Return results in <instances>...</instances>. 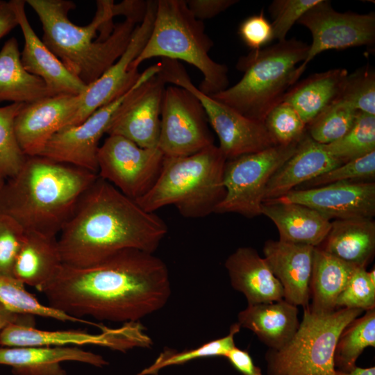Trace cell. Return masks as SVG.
Segmentation results:
<instances>
[{
	"mask_svg": "<svg viewBox=\"0 0 375 375\" xmlns=\"http://www.w3.org/2000/svg\"><path fill=\"white\" fill-rule=\"evenodd\" d=\"M38 291L49 306L72 317L125 324L138 322L164 307L171 282L160 258L127 249L87 267L62 263Z\"/></svg>",
	"mask_w": 375,
	"mask_h": 375,
	"instance_id": "obj_1",
	"label": "cell"
},
{
	"mask_svg": "<svg viewBox=\"0 0 375 375\" xmlns=\"http://www.w3.org/2000/svg\"><path fill=\"white\" fill-rule=\"evenodd\" d=\"M167 231L161 217L98 176L79 199L57 240L62 263L81 267L127 249L154 253Z\"/></svg>",
	"mask_w": 375,
	"mask_h": 375,
	"instance_id": "obj_2",
	"label": "cell"
},
{
	"mask_svg": "<svg viewBox=\"0 0 375 375\" xmlns=\"http://www.w3.org/2000/svg\"><path fill=\"white\" fill-rule=\"evenodd\" d=\"M43 29L42 42L85 85L97 81L122 56L137 23L128 18L115 25L112 0L97 1L92 21L78 26L68 17L75 3L68 0H27Z\"/></svg>",
	"mask_w": 375,
	"mask_h": 375,
	"instance_id": "obj_3",
	"label": "cell"
},
{
	"mask_svg": "<svg viewBox=\"0 0 375 375\" xmlns=\"http://www.w3.org/2000/svg\"><path fill=\"white\" fill-rule=\"evenodd\" d=\"M97 178V174L72 165L28 156L0 188V215L13 219L26 233L57 238Z\"/></svg>",
	"mask_w": 375,
	"mask_h": 375,
	"instance_id": "obj_4",
	"label": "cell"
},
{
	"mask_svg": "<svg viewBox=\"0 0 375 375\" xmlns=\"http://www.w3.org/2000/svg\"><path fill=\"white\" fill-rule=\"evenodd\" d=\"M310 46L294 38L239 58L236 67L243 73L234 85L209 95L244 117L264 123L268 112L297 81L298 64L304 61Z\"/></svg>",
	"mask_w": 375,
	"mask_h": 375,
	"instance_id": "obj_5",
	"label": "cell"
},
{
	"mask_svg": "<svg viewBox=\"0 0 375 375\" xmlns=\"http://www.w3.org/2000/svg\"><path fill=\"white\" fill-rule=\"evenodd\" d=\"M226 159L212 144L196 153L165 156L160 173L152 188L135 199L144 210L155 212L172 205L186 218L214 213L225 195L223 175Z\"/></svg>",
	"mask_w": 375,
	"mask_h": 375,
	"instance_id": "obj_6",
	"label": "cell"
},
{
	"mask_svg": "<svg viewBox=\"0 0 375 375\" xmlns=\"http://www.w3.org/2000/svg\"><path fill=\"white\" fill-rule=\"evenodd\" d=\"M213 41L205 31L184 0H158L153 26L141 53L131 64L138 69L146 60L161 57L183 60L203 74L199 89L211 95L228 87V67L208 55Z\"/></svg>",
	"mask_w": 375,
	"mask_h": 375,
	"instance_id": "obj_7",
	"label": "cell"
},
{
	"mask_svg": "<svg viewBox=\"0 0 375 375\" xmlns=\"http://www.w3.org/2000/svg\"><path fill=\"white\" fill-rule=\"evenodd\" d=\"M363 310L336 308L317 313L308 307L292 338L278 349L265 354L267 375H338L334 353L343 329Z\"/></svg>",
	"mask_w": 375,
	"mask_h": 375,
	"instance_id": "obj_8",
	"label": "cell"
},
{
	"mask_svg": "<svg viewBox=\"0 0 375 375\" xmlns=\"http://www.w3.org/2000/svg\"><path fill=\"white\" fill-rule=\"evenodd\" d=\"M160 62L158 75L166 84L183 88L199 100L226 160L276 145L264 123L247 118L200 91L179 61L162 58Z\"/></svg>",
	"mask_w": 375,
	"mask_h": 375,
	"instance_id": "obj_9",
	"label": "cell"
},
{
	"mask_svg": "<svg viewBox=\"0 0 375 375\" xmlns=\"http://www.w3.org/2000/svg\"><path fill=\"white\" fill-rule=\"evenodd\" d=\"M299 142L227 160L223 175L225 195L214 213L233 212L248 218L260 215L269 179L294 153Z\"/></svg>",
	"mask_w": 375,
	"mask_h": 375,
	"instance_id": "obj_10",
	"label": "cell"
},
{
	"mask_svg": "<svg viewBox=\"0 0 375 375\" xmlns=\"http://www.w3.org/2000/svg\"><path fill=\"white\" fill-rule=\"evenodd\" d=\"M205 110L188 90L176 85L163 92L158 148L166 157L196 153L214 144Z\"/></svg>",
	"mask_w": 375,
	"mask_h": 375,
	"instance_id": "obj_11",
	"label": "cell"
},
{
	"mask_svg": "<svg viewBox=\"0 0 375 375\" xmlns=\"http://www.w3.org/2000/svg\"><path fill=\"white\" fill-rule=\"evenodd\" d=\"M164 158L158 148H142L124 137L110 135L99 146L97 174L135 200L152 188Z\"/></svg>",
	"mask_w": 375,
	"mask_h": 375,
	"instance_id": "obj_12",
	"label": "cell"
},
{
	"mask_svg": "<svg viewBox=\"0 0 375 375\" xmlns=\"http://www.w3.org/2000/svg\"><path fill=\"white\" fill-rule=\"evenodd\" d=\"M160 62L146 69L114 114L106 134L124 137L142 148H158L161 103L166 83Z\"/></svg>",
	"mask_w": 375,
	"mask_h": 375,
	"instance_id": "obj_13",
	"label": "cell"
},
{
	"mask_svg": "<svg viewBox=\"0 0 375 375\" xmlns=\"http://www.w3.org/2000/svg\"><path fill=\"white\" fill-rule=\"evenodd\" d=\"M297 23L310 31L312 42L306 59L297 69V81L307 65L323 51L372 46L375 42L374 12L366 14L340 12L333 8L329 1L319 0Z\"/></svg>",
	"mask_w": 375,
	"mask_h": 375,
	"instance_id": "obj_14",
	"label": "cell"
},
{
	"mask_svg": "<svg viewBox=\"0 0 375 375\" xmlns=\"http://www.w3.org/2000/svg\"><path fill=\"white\" fill-rule=\"evenodd\" d=\"M101 333L76 330L44 331L21 323H11L0 333L2 347L74 345H97L126 351L134 347H149L150 338L138 322H128L118 328L102 326Z\"/></svg>",
	"mask_w": 375,
	"mask_h": 375,
	"instance_id": "obj_15",
	"label": "cell"
},
{
	"mask_svg": "<svg viewBox=\"0 0 375 375\" xmlns=\"http://www.w3.org/2000/svg\"><path fill=\"white\" fill-rule=\"evenodd\" d=\"M157 1H147L145 16L136 26L126 49L97 81L87 86L86 90L81 94L76 113L64 128L80 124L97 109L124 95L133 86L140 73L138 69L132 68L131 64L150 36Z\"/></svg>",
	"mask_w": 375,
	"mask_h": 375,
	"instance_id": "obj_16",
	"label": "cell"
},
{
	"mask_svg": "<svg viewBox=\"0 0 375 375\" xmlns=\"http://www.w3.org/2000/svg\"><path fill=\"white\" fill-rule=\"evenodd\" d=\"M131 88L80 124L60 130L51 137L40 156L97 174L99 142Z\"/></svg>",
	"mask_w": 375,
	"mask_h": 375,
	"instance_id": "obj_17",
	"label": "cell"
},
{
	"mask_svg": "<svg viewBox=\"0 0 375 375\" xmlns=\"http://www.w3.org/2000/svg\"><path fill=\"white\" fill-rule=\"evenodd\" d=\"M310 207L328 219L372 218L375 215L374 181H340L304 190H292L272 199Z\"/></svg>",
	"mask_w": 375,
	"mask_h": 375,
	"instance_id": "obj_18",
	"label": "cell"
},
{
	"mask_svg": "<svg viewBox=\"0 0 375 375\" xmlns=\"http://www.w3.org/2000/svg\"><path fill=\"white\" fill-rule=\"evenodd\" d=\"M80 95L57 94L24 103L15 119L19 144L27 156H40L46 144L76 113Z\"/></svg>",
	"mask_w": 375,
	"mask_h": 375,
	"instance_id": "obj_19",
	"label": "cell"
},
{
	"mask_svg": "<svg viewBox=\"0 0 375 375\" xmlns=\"http://www.w3.org/2000/svg\"><path fill=\"white\" fill-rule=\"evenodd\" d=\"M11 3L24 36L21 61L24 69L41 78L53 95L83 94L87 85L65 67L35 33L26 16V1L11 0Z\"/></svg>",
	"mask_w": 375,
	"mask_h": 375,
	"instance_id": "obj_20",
	"label": "cell"
},
{
	"mask_svg": "<svg viewBox=\"0 0 375 375\" xmlns=\"http://www.w3.org/2000/svg\"><path fill=\"white\" fill-rule=\"evenodd\" d=\"M315 247L269 240L263 247L264 259L280 282L283 299L303 308L309 305L310 281Z\"/></svg>",
	"mask_w": 375,
	"mask_h": 375,
	"instance_id": "obj_21",
	"label": "cell"
},
{
	"mask_svg": "<svg viewBox=\"0 0 375 375\" xmlns=\"http://www.w3.org/2000/svg\"><path fill=\"white\" fill-rule=\"evenodd\" d=\"M65 361H76L98 367L108 364L101 356L77 347H0V365L10 367L15 375H67L61 366Z\"/></svg>",
	"mask_w": 375,
	"mask_h": 375,
	"instance_id": "obj_22",
	"label": "cell"
},
{
	"mask_svg": "<svg viewBox=\"0 0 375 375\" xmlns=\"http://www.w3.org/2000/svg\"><path fill=\"white\" fill-rule=\"evenodd\" d=\"M341 163L307 133L294 153L274 174L265 191L264 200L280 198Z\"/></svg>",
	"mask_w": 375,
	"mask_h": 375,
	"instance_id": "obj_23",
	"label": "cell"
},
{
	"mask_svg": "<svg viewBox=\"0 0 375 375\" xmlns=\"http://www.w3.org/2000/svg\"><path fill=\"white\" fill-rule=\"evenodd\" d=\"M231 284L242 293L248 304L283 299V288L264 258L251 247H240L225 261Z\"/></svg>",
	"mask_w": 375,
	"mask_h": 375,
	"instance_id": "obj_24",
	"label": "cell"
},
{
	"mask_svg": "<svg viewBox=\"0 0 375 375\" xmlns=\"http://www.w3.org/2000/svg\"><path fill=\"white\" fill-rule=\"evenodd\" d=\"M261 215L276 225L279 240L314 247L323 242L331 226V222L319 212L294 203L263 201Z\"/></svg>",
	"mask_w": 375,
	"mask_h": 375,
	"instance_id": "obj_25",
	"label": "cell"
},
{
	"mask_svg": "<svg viewBox=\"0 0 375 375\" xmlns=\"http://www.w3.org/2000/svg\"><path fill=\"white\" fill-rule=\"evenodd\" d=\"M299 310L285 299L248 304L238 313L241 328L251 331L269 349H278L294 335L300 322Z\"/></svg>",
	"mask_w": 375,
	"mask_h": 375,
	"instance_id": "obj_26",
	"label": "cell"
},
{
	"mask_svg": "<svg viewBox=\"0 0 375 375\" xmlns=\"http://www.w3.org/2000/svg\"><path fill=\"white\" fill-rule=\"evenodd\" d=\"M322 243L323 247H317L355 267L366 268L375 252V222L372 218L335 219Z\"/></svg>",
	"mask_w": 375,
	"mask_h": 375,
	"instance_id": "obj_27",
	"label": "cell"
},
{
	"mask_svg": "<svg viewBox=\"0 0 375 375\" xmlns=\"http://www.w3.org/2000/svg\"><path fill=\"white\" fill-rule=\"evenodd\" d=\"M62 265L57 238L26 233L12 276L38 290L49 282Z\"/></svg>",
	"mask_w": 375,
	"mask_h": 375,
	"instance_id": "obj_28",
	"label": "cell"
},
{
	"mask_svg": "<svg viewBox=\"0 0 375 375\" xmlns=\"http://www.w3.org/2000/svg\"><path fill=\"white\" fill-rule=\"evenodd\" d=\"M348 74L342 68L312 74L291 87L283 101L295 109L307 126L336 100Z\"/></svg>",
	"mask_w": 375,
	"mask_h": 375,
	"instance_id": "obj_29",
	"label": "cell"
},
{
	"mask_svg": "<svg viewBox=\"0 0 375 375\" xmlns=\"http://www.w3.org/2000/svg\"><path fill=\"white\" fill-rule=\"evenodd\" d=\"M356 267L315 247L308 308L317 313L335 310L338 297Z\"/></svg>",
	"mask_w": 375,
	"mask_h": 375,
	"instance_id": "obj_30",
	"label": "cell"
},
{
	"mask_svg": "<svg viewBox=\"0 0 375 375\" xmlns=\"http://www.w3.org/2000/svg\"><path fill=\"white\" fill-rule=\"evenodd\" d=\"M51 96L44 81L23 67L17 39H8L0 50V102L29 103Z\"/></svg>",
	"mask_w": 375,
	"mask_h": 375,
	"instance_id": "obj_31",
	"label": "cell"
},
{
	"mask_svg": "<svg viewBox=\"0 0 375 375\" xmlns=\"http://www.w3.org/2000/svg\"><path fill=\"white\" fill-rule=\"evenodd\" d=\"M375 347V308L351 321L342 331L334 353L335 369L347 372L353 369L363 350Z\"/></svg>",
	"mask_w": 375,
	"mask_h": 375,
	"instance_id": "obj_32",
	"label": "cell"
},
{
	"mask_svg": "<svg viewBox=\"0 0 375 375\" xmlns=\"http://www.w3.org/2000/svg\"><path fill=\"white\" fill-rule=\"evenodd\" d=\"M0 303L8 310L23 315L39 316L61 322L99 324L68 315L51 306L41 303L25 288V285L13 276L0 274Z\"/></svg>",
	"mask_w": 375,
	"mask_h": 375,
	"instance_id": "obj_33",
	"label": "cell"
},
{
	"mask_svg": "<svg viewBox=\"0 0 375 375\" xmlns=\"http://www.w3.org/2000/svg\"><path fill=\"white\" fill-rule=\"evenodd\" d=\"M324 149L341 164L375 151V116L359 112L350 130Z\"/></svg>",
	"mask_w": 375,
	"mask_h": 375,
	"instance_id": "obj_34",
	"label": "cell"
},
{
	"mask_svg": "<svg viewBox=\"0 0 375 375\" xmlns=\"http://www.w3.org/2000/svg\"><path fill=\"white\" fill-rule=\"evenodd\" d=\"M241 326L236 322L230 327L227 335L206 342L199 347L178 351L174 349H165L149 367L140 371L136 375H158L159 372L169 366L185 364L192 360L222 356L226 357L228 352L233 348L234 337L240 331Z\"/></svg>",
	"mask_w": 375,
	"mask_h": 375,
	"instance_id": "obj_35",
	"label": "cell"
},
{
	"mask_svg": "<svg viewBox=\"0 0 375 375\" xmlns=\"http://www.w3.org/2000/svg\"><path fill=\"white\" fill-rule=\"evenodd\" d=\"M23 103L0 107V181L14 176L28 156L22 151L15 131V119Z\"/></svg>",
	"mask_w": 375,
	"mask_h": 375,
	"instance_id": "obj_36",
	"label": "cell"
},
{
	"mask_svg": "<svg viewBox=\"0 0 375 375\" xmlns=\"http://www.w3.org/2000/svg\"><path fill=\"white\" fill-rule=\"evenodd\" d=\"M358 112L342 103L334 101L306 126L307 134L321 144L333 142L350 130Z\"/></svg>",
	"mask_w": 375,
	"mask_h": 375,
	"instance_id": "obj_37",
	"label": "cell"
},
{
	"mask_svg": "<svg viewBox=\"0 0 375 375\" xmlns=\"http://www.w3.org/2000/svg\"><path fill=\"white\" fill-rule=\"evenodd\" d=\"M335 101L375 116V72L368 67L348 74Z\"/></svg>",
	"mask_w": 375,
	"mask_h": 375,
	"instance_id": "obj_38",
	"label": "cell"
},
{
	"mask_svg": "<svg viewBox=\"0 0 375 375\" xmlns=\"http://www.w3.org/2000/svg\"><path fill=\"white\" fill-rule=\"evenodd\" d=\"M264 124L276 145L298 142L306 133V124L295 109L284 101L268 112Z\"/></svg>",
	"mask_w": 375,
	"mask_h": 375,
	"instance_id": "obj_39",
	"label": "cell"
},
{
	"mask_svg": "<svg viewBox=\"0 0 375 375\" xmlns=\"http://www.w3.org/2000/svg\"><path fill=\"white\" fill-rule=\"evenodd\" d=\"M374 177L375 151L342 163L294 190L313 188L340 181H372Z\"/></svg>",
	"mask_w": 375,
	"mask_h": 375,
	"instance_id": "obj_40",
	"label": "cell"
},
{
	"mask_svg": "<svg viewBox=\"0 0 375 375\" xmlns=\"http://www.w3.org/2000/svg\"><path fill=\"white\" fill-rule=\"evenodd\" d=\"M356 308L366 311L375 308V284L366 268L356 267L336 301V308Z\"/></svg>",
	"mask_w": 375,
	"mask_h": 375,
	"instance_id": "obj_41",
	"label": "cell"
},
{
	"mask_svg": "<svg viewBox=\"0 0 375 375\" xmlns=\"http://www.w3.org/2000/svg\"><path fill=\"white\" fill-rule=\"evenodd\" d=\"M319 0H274L269 11L273 19L274 40H286V35L294 23Z\"/></svg>",
	"mask_w": 375,
	"mask_h": 375,
	"instance_id": "obj_42",
	"label": "cell"
},
{
	"mask_svg": "<svg viewBox=\"0 0 375 375\" xmlns=\"http://www.w3.org/2000/svg\"><path fill=\"white\" fill-rule=\"evenodd\" d=\"M26 232L11 217L0 215V274L12 276L14 265Z\"/></svg>",
	"mask_w": 375,
	"mask_h": 375,
	"instance_id": "obj_43",
	"label": "cell"
},
{
	"mask_svg": "<svg viewBox=\"0 0 375 375\" xmlns=\"http://www.w3.org/2000/svg\"><path fill=\"white\" fill-rule=\"evenodd\" d=\"M238 34L251 51L260 50L274 40L272 24L262 10L243 20L238 28Z\"/></svg>",
	"mask_w": 375,
	"mask_h": 375,
	"instance_id": "obj_44",
	"label": "cell"
},
{
	"mask_svg": "<svg viewBox=\"0 0 375 375\" xmlns=\"http://www.w3.org/2000/svg\"><path fill=\"white\" fill-rule=\"evenodd\" d=\"M238 2L237 0L186 1L187 6L194 17L202 22L217 16Z\"/></svg>",
	"mask_w": 375,
	"mask_h": 375,
	"instance_id": "obj_45",
	"label": "cell"
},
{
	"mask_svg": "<svg viewBox=\"0 0 375 375\" xmlns=\"http://www.w3.org/2000/svg\"><path fill=\"white\" fill-rule=\"evenodd\" d=\"M225 358L242 375H262L261 369L254 364L249 353L246 350L235 346Z\"/></svg>",
	"mask_w": 375,
	"mask_h": 375,
	"instance_id": "obj_46",
	"label": "cell"
},
{
	"mask_svg": "<svg viewBox=\"0 0 375 375\" xmlns=\"http://www.w3.org/2000/svg\"><path fill=\"white\" fill-rule=\"evenodd\" d=\"M147 9V1L126 0L119 3H114L115 16L123 15L126 18L135 21L138 24L141 23Z\"/></svg>",
	"mask_w": 375,
	"mask_h": 375,
	"instance_id": "obj_47",
	"label": "cell"
},
{
	"mask_svg": "<svg viewBox=\"0 0 375 375\" xmlns=\"http://www.w3.org/2000/svg\"><path fill=\"white\" fill-rule=\"evenodd\" d=\"M18 26L11 1L0 0V39Z\"/></svg>",
	"mask_w": 375,
	"mask_h": 375,
	"instance_id": "obj_48",
	"label": "cell"
},
{
	"mask_svg": "<svg viewBox=\"0 0 375 375\" xmlns=\"http://www.w3.org/2000/svg\"><path fill=\"white\" fill-rule=\"evenodd\" d=\"M11 323H22L35 326L34 317L14 313L0 303V333Z\"/></svg>",
	"mask_w": 375,
	"mask_h": 375,
	"instance_id": "obj_49",
	"label": "cell"
},
{
	"mask_svg": "<svg viewBox=\"0 0 375 375\" xmlns=\"http://www.w3.org/2000/svg\"><path fill=\"white\" fill-rule=\"evenodd\" d=\"M338 375H375V367L361 368L356 367L350 372H344L337 371Z\"/></svg>",
	"mask_w": 375,
	"mask_h": 375,
	"instance_id": "obj_50",
	"label": "cell"
},
{
	"mask_svg": "<svg viewBox=\"0 0 375 375\" xmlns=\"http://www.w3.org/2000/svg\"><path fill=\"white\" fill-rule=\"evenodd\" d=\"M367 274H368V277H369L370 281L373 284H375V270H374V268H373V269H372L371 271L367 272Z\"/></svg>",
	"mask_w": 375,
	"mask_h": 375,
	"instance_id": "obj_51",
	"label": "cell"
},
{
	"mask_svg": "<svg viewBox=\"0 0 375 375\" xmlns=\"http://www.w3.org/2000/svg\"><path fill=\"white\" fill-rule=\"evenodd\" d=\"M3 182H4V181H0V188H1V187L2 186Z\"/></svg>",
	"mask_w": 375,
	"mask_h": 375,
	"instance_id": "obj_52",
	"label": "cell"
}]
</instances>
